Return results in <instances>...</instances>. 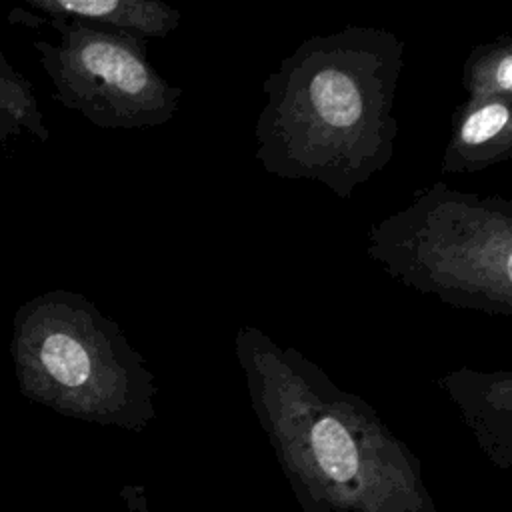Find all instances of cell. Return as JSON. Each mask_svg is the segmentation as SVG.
Returning <instances> with one entry per match:
<instances>
[{
    "label": "cell",
    "instance_id": "1",
    "mask_svg": "<svg viewBox=\"0 0 512 512\" xmlns=\"http://www.w3.org/2000/svg\"><path fill=\"white\" fill-rule=\"evenodd\" d=\"M10 358L20 394L60 416L130 432L154 418L146 360L80 292L54 288L22 302Z\"/></svg>",
    "mask_w": 512,
    "mask_h": 512
},
{
    "label": "cell",
    "instance_id": "2",
    "mask_svg": "<svg viewBox=\"0 0 512 512\" xmlns=\"http://www.w3.org/2000/svg\"><path fill=\"white\" fill-rule=\"evenodd\" d=\"M58 42L34 40L52 98L104 130H140L174 114L178 92L152 68L144 38L48 18Z\"/></svg>",
    "mask_w": 512,
    "mask_h": 512
},
{
    "label": "cell",
    "instance_id": "3",
    "mask_svg": "<svg viewBox=\"0 0 512 512\" xmlns=\"http://www.w3.org/2000/svg\"><path fill=\"white\" fill-rule=\"evenodd\" d=\"M26 6L50 18H68L90 26L138 36H166L178 14L154 0H24Z\"/></svg>",
    "mask_w": 512,
    "mask_h": 512
},
{
    "label": "cell",
    "instance_id": "4",
    "mask_svg": "<svg viewBox=\"0 0 512 512\" xmlns=\"http://www.w3.org/2000/svg\"><path fill=\"white\" fill-rule=\"evenodd\" d=\"M24 132L42 144L50 138L30 80L0 52V144Z\"/></svg>",
    "mask_w": 512,
    "mask_h": 512
},
{
    "label": "cell",
    "instance_id": "5",
    "mask_svg": "<svg viewBox=\"0 0 512 512\" xmlns=\"http://www.w3.org/2000/svg\"><path fill=\"white\" fill-rule=\"evenodd\" d=\"M310 94L320 118L332 126H350L362 114L358 88L338 70L318 72L310 84Z\"/></svg>",
    "mask_w": 512,
    "mask_h": 512
},
{
    "label": "cell",
    "instance_id": "6",
    "mask_svg": "<svg viewBox=\"0 0 512 512\" xmlns=\"http://www.w3.org/2000/svg\"><path fill=\"white\" fill-rule=\"evenodd\" d=\"M312 448L322 472L334 482L350 480L358 470V452L348 430L332 416L320 418L312 428Z\"/></svg>",
    "mask_w": 512,
    "mask_h": 512
},
{
    "label": "cell",
    "instance_id": "7",
    "mask_svg": "<svg viewBox=\"0 0 512 512\" xmlns=\"http://www.w3.org/2000/svg\"><path fill=\"white\" fill-rule=\"evenodd\" d=\"M508 120V110L502 104H488L468 116V120L462 126V138L468 144H480L488 138H492L496 132L504 128Z\"/></svg>",
    "mask_w": 512,
    "mask_h": 512
},
{
    "label": "cell",
    "instance_id": "8",
    "mask_svg": "<svg viewBox=\"0 0 512 512\" xmlns=\"http://www.w3.org/2000/svg\"><path fill=\"white\" fill-rule=\"evenodd\" d=\"M496 80H498V84H500L502 88L512 90V54L506 56V58L500 62V66H498V70H496Z\"/></svg>",
    "mask_w": 512,
    "mask_h": 512
},
{
    "label": "cell",
    "instance_id": "9",
    "mask_svg": "<svg viewBox=\"0 0 512 512\" xmlns=\"http://www.w3.org/2000/svg\"><path fill=\"white\" fill-rule=\"evenodd\" d=\"M508 278H510V282H512V254H510V258H508Z\"/></svg>",
    "mask_w": 512,
    "mask_h": 512
}]
</instances>
